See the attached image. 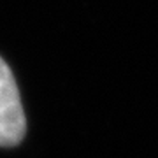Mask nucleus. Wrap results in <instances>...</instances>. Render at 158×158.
Instances as JSON below:
<instances>
[{"mask_svg": "<svg viewBox=\"0 0 158 158\" xmlns=\"http://www.w3.org/2000/svg\"><path fill=\"white\" fill-rule=\"evenodd\" d=\"M27 119L11 69L0 58V146H16L23 141Z\"/></svg>", "mask_w": 158, "mask_h": 158, "instance_id": "f257e3e1", "label": "nucleus"}]
</instances>
